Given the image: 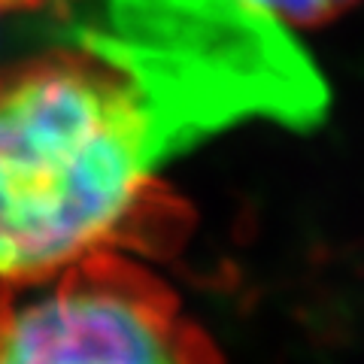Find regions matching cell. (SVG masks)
I'll use <instances>...</instances> for the list:
<instances>
[{"label": "cell", "mask_w": 364, "mask_h": 364, "mask_svg": "<svg viewBox=\"0 0 364 364\" xmlns=\"http://www.w3.org/2000/svg\"><path fill=\"white\" fill-rule=\"evenodd\" d=\"M76 4L82 0H0V16H37L46 13L52 18H61L64 13H70Z\"/></svg>", "instance_id": "277c9868"}, {"label": "cell", "mask_w": 364, "mask_h": 364, "mask_svg": "<svg viewBox=\"0 0 364 364\" xmlns=\"http://www.w3.org/2000/svg\"><path fill=\"white\" fill-rule=\"evenodd\" d=\"M0 364L225 361L143 255L100 252L0 316Z\"/></svg>", "instance_id": "7a4b0ae2"}, {"label": "cell", "mask_w": 364, "mask_h": 364, "mask_svg": "<svg viewBox=\"0 0 364 364\" xmlns=\"http://www.w3.org/2000/svg\"><path fill=\"white\" fill-rule=\"evenodd\" d=\"M249 4L286 31H304L331 25L349 9H355L361 0H249Z\"/></svg>", "instance_id": "3957f363"}, {"label": "cell", "mask_w": 364, "mask_h": 364, "mask_svg": "<svg viewBox=\"0 0 364 364\" xmlns=\"http://www.w3.org/2000/svg\"><path fill=\"white\" fill-rule=\"evenodd\" d=\"M0 70V316L100 252H167L158 170L225 124H310L325 85L249 0H82Z\"/></svg>", "instance_id": "6da1fadb"}]
</instances>
